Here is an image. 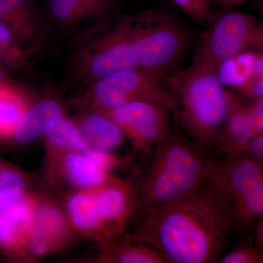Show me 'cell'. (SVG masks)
<instances>
[{
    "label": "cell",
    "instance_id": "6da1fadb",
    "mask_svg": "<svg viewBox=\"0 0 263 263\" xmlns=\"http://www.w3.org/2000/svg\"><path fill=\"white\" fill-rule=\"evenodd\" d=\"M233 233L229 203L207 176L184 197L143 218L136 239L166 263H218Z\"/></svg>",
    "mask_w": 263,
    "mask_h": 263
},
{
    "label": "cell",
    "instance_id": "7a4b0ae2",
    "mask_svg": "<svg viewBox=\"0 0 263 263\" xmlns=\"http://www.w3.org/2000/svg\"><path fill=\"white\" fill-rule=\"evenodd\" d=\"M174 120L168 136L142 154L136 195L141 220L197 187L206 179L217 157L215 150L189 138Z\"/></svg>",
    "mask_w": 263,
    "mask_h": 263
},
{
    "label": "cell",
    "instance_id": "3957f363",
    "mask_svg": "<svg viewBox=\"0 0 263 263\" xmlns=\"http://www.w3.org/2000/svg\"><path fill=\"white\" fill-rule=\"evenodd\" d=\"M176 100L174 119L194 141L214 149L230 110V90L209 66L192 62L164 78ZM215 150V149H214Z\"/></svg>",
    "mask_w": 263,
    "mask_h": 263
},
{
    "label": "cell",
    "instance_id": "277c9868",
    "mask_svg": "<svg viewBox=\"0 0 263 263\" xmlns=\"http://www.w3.org/2000/svg\"><path fill=\"white\" fill-rule=\"evenodd\" d=\"M208 177L229 203L234 233L252 235L263 216V164L243 154L218 155Z\"/></svg>",
    "mask_w": 263,
    "mask_h": 263
},
{
    "label": "cell",
    "instance_id": "5b68a950",
    "mask_svg": "<svg viewBox=\"0 0 263 263\" xmlns=\"http://www.w3.org/2000/svg\"><path fill=\"white\" fill-rule=\"evenodd\" d=\"M209 32L194 53L193 62L216 70L230 57L249 49L262 50L263 26L253 15L230 10L213 17Z\"/></svg>",
    "mask_w": 263,
    "mask_h": 263
},
{
    "label": "cell",
    "instance_id": "8992f818",
    "mask_svg": "<svg viewBox=\"0 0 263 263\" xmlns=\"http://www.w3.org/2000/svg\"><path fill=\"white\" fill-rule=\"evenodd\" d=\"M95 94L99 103L111 110L133 101L155 104L172 113L176 107L164 78L139 70L119 71L99 79Z\"/></svg>",
    "mask_w": 263,
    "mask_h": 263
},
{
    "label": "cell",
    "instance_id": "52a82bcc",
    "mask_svg": "<svg viewBox=\"0 0 263 263\" xmlns=\"http://www.w3.org/2000/svg\"><path fill=\"white\" fill-rule=\"evenodd\" d=\"M127 24L93 59L91 72L95 78L100 79L119 71L145 70L149 65L153 54L149 27L138 19Z\"/></svg>",
    "mask_w": 263,
    "mask_h": 263
},
{
    "label": "cell",
    "instance_id": "ba28073f",
    "mask_svg": "<svg viewBox=\"0 0 263 263\" xmlns=\"http://www.w3.org/2000/svg\"><path fill=\"white\" fill-rule=\"evenodd\" d=\"M172 112L147 102H129L111 110L113 122L127 132L141 154L163 141L174 127Z\"/></svg>",
    "mask_w": 263,
    "mask_h": 263
},
{
    "label": "cell",
    "instance_id": "9c48e42d",
    "mask_svg": "<svg viewBox=\"0 0 263 263\" xmlns=\"http://www.w3.org/2000/svg\"><path fill=\"white\" fill-rule=\"evenodd\" d=\"M230 99L229 113L214 146L218 155L240 153L252 138L263 133L254 126L243 97L230 90Z\"/></svg>",
    "mask_w": 263,
    "mask_h": 263
},
{
    "label": "cell",
    "instance_id": "30bf717a",
    "mask_svg": "<svg viewBox=\"0 0 263 263\" xmlns=\"http://www.w3.org/2000/svg\"><path fill=\"white\" fill-rule=\"evenodd\" d=\"M216 73L226 89L239 92L249 81L263 77L262 50H245L230 57L216 67Z\"/></svg>",
    "mask_w": 263,
    "mask_h": 263
},
{
    "label": "cell",
    "instance_id": "8fae6325",
    "mask_svg": "<svg viewBox=\"0 0 263 263\" xmlns=\"http://www.w3.org/2000/svg\"><path fill=\"white\" fill-rule=\"evenodd\" d=\"M60 117L61 109L56 102H41L18 119L14 129L15 139L20 143L32 141L51 130Z\"/></svg>",
    "mask_w": 263,
    "mask_h": 263
},
{
    "label": "cell",
    "instance_id": "7c38bea8",
    "mask_svg": "<svg viewBox=\"0 0 263 263\" xmlns=\"http://www.w3.org/2000/svg\"><path fill=\"white\" fill-rule=\"evenodd\" d=\"M85 140L98 151L116 148L122 143V131L113 121L101 116H91L84 124Z\"/></svg>",
    "mask_w": 263,
    "mask_h": 263
},
{
    "label": "cell",
    "instance_id": "4fadbf2b",
    "mask_svg": "<svg viewBox=\"0 0 263 263\" xmlns=\"http://www.w3.org/2000/svg\"><path fill=\"white\" fill-rule=\"evenodd\" d=\"M66 164L72 179L82 186H98L105 180V171L91 163L86 157L70 154L66 159Z\"/></svg>",
    "mask_w": 263,
    "mask_h": 263
},
{
    "label": "cell",
    "instance_id": "5bb4252c",
    "mask_svg": "<svg viewBox=\"0 0 263 263\" xmlns=\"http://www.w3.org/2000/svg\"><path fill=\"white\" fill-rule=\"evenodd\" d=\"M30 209L25 204L16 203L0 215V243L10 245L14 241L18 230L28 223Z\"/></svg>",
    "mask_w": 263,
    "mask_h": 263
},
{
    "label": "cell",
    "instance_id": "9a60e30c",
    "mask_svg": "<svg viewBox=\"0 0 263 263\" xmlns=\"http://www.w3.org/2000/svg\"><path fill=\"white\" fill-rule=\"evenodd\" d=\"M72 219L82 228L95 227L101 219L96 199L86 195H76L69 202Z\"/></svg>",
    "mask_w": 263,
    "mask_h": 263
},
{
    "label": "cell",
    "instance_id": "2e32d148",
    "mask_svg": "<svg viewBox=\"0 0 263 263\" xmlns=\"http://www.w3.org/2000/svg\"><path fill=\"white\" fill-rule=\"evenodd\" d=\"M102 219L111 220L122 216L127 205V195L124 190L110 187L104 190L96 198Z\"/></svg>",
    "mask_w": 263,
    "mask_h": 263
},
{
    "label": "cell",
    "instance_id": "e0dca14e",
    "mask_svg": "<svg viewBox=\"0 0 263 263\" xmlns=\"http://www.w3.org/2000/svg\"><path fill=\"white\" fill-rule=\"evenodd\" d=\"M50 141L59 146L67 147L73 149L86 152V140L77 128L69 121L62 119L48 132Z\"/></svg>",
    "mask_w": 263,
    "mask_h": 263
},
{
    "label": "cell",
    "instance_id": "ac0fdd59",
    "mask_svg": "<svg viewBox=\"0 0 263 263\" xmlns=\"http://www.w3.org/2000/svg\"><path fill=\"white\" fill-rule=\"evenodd\" d=\"M263 250L254 245L252 235L240 237V241L228 253L222 254L218 263H262Z\"/></svg>",
    "mask_w": 263,
    "mask_h": 263
},
{
    "label": "cell",
    "instance_id": "d6986e66",
    "mask_svg": "<svg viewBox=\"0 0 263 263\" xmlns=\"http://www.w3.org/2000/svg\"><path fill=\"white\" fill-rule=\"evenodd\" d=\"M110 0H48V6L56 18H69L77 10H101Z\"/></svg>",
    "mask_w": 263,
    "mask_h": 263
},
{
    "label": "cell",
    "instance_id": "ffe728a7",
    "mask_svg": "<svg viewBox=\"0 0 263 263\" xmlns=\"http://www.w3.org/2000/svg\"><path fill=\"white\" fill-rule=\"evenodd\" d=\"M189 18L197 23H210L213 18L210 0H171Z\"/></svg>",
    "mask_w": 263,
    "mask_h": 263
},
{
    "label": "cell",
    "instance_id": "44dd1931",
    "mask_svg": "<svg viewBox=\"0 0 263 263\" xmlns=\"http://www.w3.org/2000/svg\"><path fill=\"white\" fill-rule=\"evenodd\" d=\"M18 103L8 95L0 93V131L15 126L21 116Z\"/></svg>",
    "mask_w": 263,
    "mask_h": 263
},
{
    "label": "cell",
    "instance_id": "7402d4cb",
    "mask_svg": "<svg viewBox=\"0 0 263 263\" xmlns=\"http://www.w3.org/2000/svg\"><path fill=\"white\" fill-rule=\"evenodd\" d=\"M22 185L9 180H0V213L15 205L22 196Z\"/></svg>",
    "mask_w": 263,
    "mask_h": 263
},
{
    "label": "cell",
    "instance_id": "603a6c76",
    "mask_svg": "<svg viewBox=\"0 0 263 263\" xmlns=\"http://www.w3.org/2000/svg\"><path fill=\"white\" fill-rule=\"evenodd\" d=\"M36 219L37 230L43 233H53L62 226L61 215L52 209H43Z\"/></svg>",
    "mask_w": 263,
    "mask_h": 263
},
{
    "label": "cell",
    "instance_id": "cb8c5ba5",
    "mask_svg": "<svg viewBox=\"0 0 263 263\" xmlns=\"http://www.w3.org/2000/svg\"><path fill=\"white\" fill-rule=\"evenodd\" d=\"M240 154L248 156L259 164H263V133L252 138Z\"/></svg>",
    "mask_w": 263,
    "mask_h": 263
},
{
    "label": "cell",
    "instance_id": "d4e9b609",
    "mask_svg": "<svg viewBox=\"0 0 263 263\" xmlns=\"http://www.w3.org/2000/svg\"><path fill=\"white\" fill-rule=\"evenodd\" d=\"M86 158L98 167L99 168L105 171L110 164H111L112 159L106 154L104 153L102 151H94V152H89L86 154Z\"/></svg>",
    "mask_w": 263,
    "mask_h": 263
},
{
    "label": "cell",
    "instance_id": "484cf974",
    "mask_svg": "<svg viewBox=\"0 0 263 263\" xmlns=\"http://www.w3.org/2000/svg\"><path fill=\"white\" fill-rule=\"evenodd\" d=\"M250 0H210L211 3L220 5L221 6L230 8V7L238 6V5L245 4Z\"/></svg>",
    "mask_w": 263,
    "mask_h": 263
},
{
    "label": "cell",
    "instance_id": "4316f807",
    "mask_svg": "<svg viewBox=\"0 0 263 263\" xmlns=\"http://www.w3.org/2000/svg\"><path fill=\"white\" fill-rule=\"evenodd\" d=\"M10 38V32L8 27L0 22V44L8 42Z\"/></svg>",
    "mask_w": 263,
    "mask_h": 263
},
{
    "label": "cell",
    "instance_id": "83f0119b",
    "mask_svg": "<svg viewBox=\"0 0 263 263\" xmlns=\"http://www.w3.org/2000/svg\"><path fill=\"white\" fill-rule=\"evenodd\" d=\"M34 249L36 253L37 254H42L44 252L45 249H46V247H45V245H43L42 242H37L34 246Z\"/></svg>",
    "mask_w": 263,
    "mask_h": 263
},
{
    "label": "cell",
    "instance_id": "f1b7e54d",
    "mask_svg": "<svg viewBox=\"0 0 263 263\" xmlns=\"http://www.w3.org/2000/svg\"><path fill=\"white\" fill-rule=\"evenodd\" d=\"M0 78H1V76H0Z\"/></svg>",
    "mask_w": 263,
    "mask_h": 263
}]
</instances>
